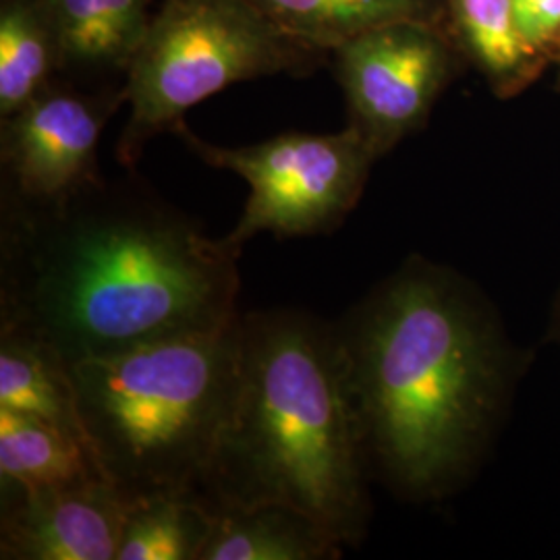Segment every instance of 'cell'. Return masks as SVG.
<instances>
[{"instance_id":"cell-19","label":"cell","mask_w":560,"mask_h":560,"mask_svg":"<svg viewBox=\"0 0 560 560\" xmlns=\"http://www.w3.org/2000/svg\"><path fill=\"white\" fill-rule=\"evenodd\" d=\"M552 337L560 345V293L555 303V314H552Z\"/></svg>"},{"instance_id":"cell-16","label":"cell","mask_w":560,"mask_h":560,"mask_svg":"<svg viewBox=\"0 0 560 560\" xmlns=\"http://www.w3.org/2000/svg\"><path fill=\"white\" fill-rule=\"evenodd\" d=\"M293 38L332 52L340 42L399 20L441 23L446 0H247Z\"/></svg>"},{"instance_id":"cell-13","label":"cell","mask_w":560,"mask_h":560,"mask_svg":"<svg viewBox=\"0 0 560 560\" xmlns=\"http://www.w3.org/2000/svg\"><path fill=\"white\" fill-rule=\"evenodd\" d=\"M156 0H44L59 30L65 71L125 73Z\"/></svg>"},{"instance_id":"cell-10","label":"cell","mask_w":560,"mask_h":560,"mask_svg":"<svg viewBox=\"0 0 560 560\" xmlns=\"http://www.w3.org/2000/svg\"><path fill=\"white\" fill-rule=\"evenodd\" d=\"M446 25L465 65L501 101L517 98L550 67L521 36L513 0H446Z\"/></svg>"},{"instance_id":"cell-18","label":"cell","mask_w":560,"mask_h":560,"mask_svg":"<svg viewBox=\"0 0 560 560\" xmlns=\"http://www.w3.org/2000/svg\"><path fill=\"white\" fill-rule=\"evenodd\" d=\"M521 36L550 65L560 48V0H513Z\"/></svg>"},{"instance_id":"cell-15","label":"cell","mask_w":560,"mask_h":560,"mask_svg":"<svg viewBox=\"0 0 560 560\" xmlns=\"http://www.w3.org/2000/svg\"><path fill=\"white\" fill-rule=\"evenodd\" d=\"M65 71L59 30L44 0H0V119Z\"/></svg>"},{"instance_id":"cell-12","label":"cell","mask_w":560,"mask_h":560,"mask_svg":"<svg viewBox=\"0 0 560 560\" xmlns=\"http://www.w3.org/2000/svg\"><path fill=\"white\" fill-rule=\"evenodd\" d=\"M0 480L2 488L42 492L106 478L78 434L0 407Z\"/></svg>"},{"instance_id":"cell-8","label":"cell","mask_w":560,"mask_h":560,"mask_svg":"<svg viewBox=\"0 0 560 560\" xmlns=\"http://www.w3.org/2000/svg\"><path fill=\"white\" fill-rule=\"evenodd\" d=\"M122 102V88L92 94L55 80L0 119L2 201L59 203L101 180L102 129Z\"/></svg>"},{"instance_id":"cell-20","label":"cell","mask_w":560,"mask_h":560,"mask_svg":"<svg viewBox=\"0 0 560 560\" xmlns=\"http://www.w3.org/2000/svg\"><path fill=\"white\" fill-rule=\"evenodd\" d=\"M555 65H557V69H559V73H560V48H559V52H557V57H555Z\"/></svg>"},{"instance_id":"cell-7","label":"cell","mask_w":560,"mask_h":560,"mask_svg":"<svg viewBox=\"0 0 560 560\" xmlns=\"http://www.w3.org/2000/svg\"><path fill=\"white\" fill-rule=\"evenodd\" d=\"M330 55L347 102V125L360 131L378 161L420 131L467 67L451 32L420 20L370 27Z\"/></svg>"},{"instance_id":"cell-17","label":"cell","mask_w":560,"mask_h":560,"mask_svg":"<svg viewBox=\"0 0 560 560\" xmlns=\"http://www.w3.org/2000/svg\"><path fill=\"white\" fill-rule=\"evenodd\" d=\"M210 521L194 494L125 504L117 560H198Z\"/></svg>"},{"instance_id":"cell-6","label":"cell","mask_w":560,"mask_h":560,"mask_svg":"<svg viewBox=\"0 0 560 560\" xmlns=\"http://www.w3.org/2000/svg\"><path fill=\"white\" fill-rule=\"evenodd\" d=\"M175 133L212 168L231 171L249 183V200L224 237L240 252L258 233L293 240L337 231L360 203L378 161L351 125L337 133L291 131L240 148L200 140L185 122Z\"/></svg>"},{"instance_id":"cell-14","label":"cell","mask_w":560,"mask_h":560,"mask_svg":"<svg viewBox=\"0 0 560 560\" xmlns=\"http://www.w3.org/2000/svg\"><path fill=\"white\" fill-rule=\"evenodd\" d=\"M0 407L52 421L85 441L67 361L13 328H0Z\"/></svg>"},{"instance_id":"cell-1","label":"cell","mask_w":560,"mask_h":560,"mask_svg":"<svg viewBox=\"0 0 560 560\" xmlns=\"http://www.w3.org/2000/svg\"><path fill=\"white\" fill-rule=\"evenodd\" d=\"M240 249L131 185L96 180L48 206L0 203V328L67 365L150 340L229 330Z\"/></svg>"},{"instance_id":"cell-11","label":"cell","mask_w":560,"mask_h":560,"mask_svg":"<svg viewBox=\"0 0 560 560\" xmlns=\"http://www.w3.org/2000/svg\"><path fill=\"white\" fill-rule=\"evenodd\" d=\"M198 560H337L340 544L318 521L280 504L210 513Z\"/></svg>"},{"instance_id":"cell-9","label":"cell","mask_w":560,"mask_h":560,"mask_svg":"<svg viewBox=\"0 0 560 560\" xmlns=\"http://www.w3.org/2000/svg\"><path fill=\"white\" fill-rule=\"evenodd\" d=\"M125 502L108 480L59 490L2 488L0 559L117 560Z\"/></svg>"},{"instance_id":"cell-3","label":"cell","mask_w":560,"mask_h":560,"mask_svg":"<svg viewBox=\"0 0 560 560\" xmlns=\"http://www.w3.org/2000/svg\"><path fill=\"white\" fill-rule=\"evenodd\" d=\"M237 388L196 499L210 511L280 504L358 546L370 474L335 322L301 310L237 320Z\"/></svg>"},{"instance_id":"cell-4","label":"cell","mask_w":560,"mask_h":560,"mask_svg":"<svg viewBox=\"0 0 560 560\" xmlns=\"http://www.w3.org/2000/svg\"><path fill=\"white\" fill-rule=\"evenodd\" d=\"M69 370L85 442L122 502L196 497L235 399L237 322Z\"/></svg>"},{"instance_id":"cell-5","label":"cell","mask_w":560,"mask_h":560,"mask_svg":"<svg viewBox=\"0 0 560 560\" xmlns=\"http://www.w3.org/2000/svg\"><path fill=\"white\" fill-rule=\"evenodd\" d=\"M326 55L247 0H161L125 71L122 94L131 110L117 159L133 166L148 141L175 133L191 106L233 83L307 73Z\"/></svg>"},{"instance_id":"cell-2","label":"cell","mask_w":560,"mask_h":560,"mask_svg":"<svg viewBox=\"0 0 560 560\" xmlns=\"http://www.w3.org/2000/svg\"><path fill=\"white\" fill-rule=\"evenodd\" d=\"M335 328L372 481L418 504L457 494L525 368L497 307L457 270L409 256Z\"/></svg>"}]
</instances>
